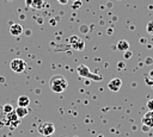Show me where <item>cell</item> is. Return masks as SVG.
I'll list each match as a JSON object with an SVG mask.
<instances>
[{
    "instance_id": "6da1fadb",
    "label": "cell",
    "mask_w": 153,
    "mask_h": 137,
    "mask_svg": "<svg viewBox=\"0 0 153 137\" xmlns=\"http://www.w3.org/2000/svg\"><path fill=\"white\" fill-rule=\"evenodd\" d=\"M68 86L67 79L61 74H55L49 80V87L54 93H62Z\"/></svg>"
},
{
    "instance_id": "7a4b0ae2",
    "label": "cell",
    "mask_w": 153,
    "mask_h": 137,
    "mask_svg": "<svg viewBox=\"0 0 153 137\" xmlns=\"http://www.w3.org/2000/svg\"><path fill=\"white\" fill-rule=\"evenodd\" d=\"M10 68L14 71V73H23L26 68V62L22 58H13L10 63Z\"/></svg>"
},
{
    "instance_id": "3957f363",
    "label": "cell",
    "mask_w": 153,
    "mask_h": 137,
    "mask_svg": "<svg viewBox=\"0 0 153 137\" xmlns=\"http://www.w3.org/2000/svg\"><path fill=\"white\" fill-rule=\"evenodd\" d=\"M38 132L41 135L45 136V137H49L55 132V125L53 123H49V122L43 123V124H41L38 126Z\"/></svg>"
},
{
    "instance_id": "277c9868",
    "label": "cell",
    "mask_w": 153,
    "mask_h": 137,
    "mask_svg": "<svg viewBox=\"0 0 153 137\" xmlns=\"http://www.w3.org/2000/svg\"><path fill=\"white\" fill-rule=\"evenodd\" d=\"M5 116H6V124H8V125L11 126V129H14V127H17V126L19 125L20 120H19V118H18V116L16 114L14 111H12L11 113H7V114H5Z\"/></svg>"
},
{
    "instance_id": "5b68a950",
    "label": "cell",
    "mask_w": 153,
    "mask_h": 137,
    "mask_svg": "<svg viewBox=\"0 0 153 137\" xmlns=\"http://www.w3.org/2000/svg\"><path fill=\"white\" fill-rule=\"evenodd\" d=\"M121 86H122V80L118 79V77L111 79V80L109 81V83H108V87H109V89H110L111 92H118L120 88H121Z\"/></svg>"
},
{
    "instance_id": "8992f818",
    "label": "cell",
    "mask_w": 153,
    "mask_h": 137,
    "mask_svg": "<svg viewBox=\"0 0 153 137\" xmlns=\"http://www.w3.org/2000/svg\"><path fill=\"white\" fill-rule=\"evenodd\" d=\"M141 123H142V125H146V126H148L149 129H152V127H153V111L146 112L145 116H143L142 119H141Z\"/></svg>"
},
{
    "instance_id": "52a82bcc",
    "label": "cell",
    "mask_w": 153,
    "mask_h": 137,
    "mask_svg": "<svg viewBox=\"0 0 153 137\" xmlns=\"http://www.w3.org/2000/svg\"><path fill=\"white\" fill-rule=\"evenodd\" d=\"M78 71H79V75L81 76H85V77H92L94 80H102V76H97V75H92L90 73V70L85 67V66H80L78 67Z\"/></svg>"
},
{
    "instance_id": "ba28073f",
    "label": "cell",
    "mask_w": 153,
    "mask_h": 137,
    "mask_svg": "<svg viewBox=\"0 0 153 137\" xmlns=\"http://www.w3.org/2000/svg\"><path fill=\"white\" fill-rule=\"evenodd\" d=\"M26 4H27L30 7H32V8L41 10L42 7L45 6L47 0H26Z\"/></svg>"
},
{
    "instance_id": "9c48e42d",
    "label": "cell",
    "mask_w": 153,
    "mask_h": 137,
    "mask_svg": "<svg viewBox=\"0 0 153 137\" xmlns=\"http://www.w3.org/2000/svg\"><path fill=\"white\" fill-rule=\"evenodd\" d=\"M10 32L13 36H19L23 32V26L19 25V24H12L11 27H10Z\"/></svg>"
},
{
    "instance_id": "30bf717a",
    "label": "cell",
    "mask_w": 153,
    "mask_h": 137,
    "mask_svg": "<svg viewBox=\"0 0 153 137\" xmlns=\"http://www.w3.org/2000/svg\"><path fill=\"white\" fill-rule=\"evenodd\" d=\"M14 112H16V114L18 116V118L20 119V118H24V117H26V116L29 114V108H27V107H20V106H18V107L14 110Z\"/></svg>"
},
{
    "instance_id": "8fae6325",
    "label": "cell",
    "mask_w": 153,
    "mask_h": 137,
    "mask_svg": "<svg viewBox=\"0 0 153 137\" xmlns=\"http://www.w3.org/2000/svg\"><path fill=\"white\" fill-rule=\"evenodd\" d=\"M30 105V99L26 95H20L18 98V106L20 107H27Z\"/></svg>"
},
{
    "instance_id": "7c38bea8",
    "label": "cell",
    "mask_w": 153,
    "mask_h": 137,
    "mask_svg": "<svg viewBox=\"0 0 153 137\" xmlns=\"http://www.w3.org/2000/svg\"><path fill=\"white\" fill-rule=\"evenodd\" d=\"M117 49L121 50V51H127L129 49V43L126 41V39H121L118 43H117Z\"/></svg>"
},
{
    "instance_id": "4fadbf2b",
    "label": "cell",
    "mask_w": 153,
    "mask_h": 137,
    "mask_svg": "<svg viewBox=\"0 0 153 137\" xmlns=\"http://www.w3.org/2000/svg\"><path fill=\"white\" fill-rule=\"evenodd\" d=\"M2 111H4V113H5V114H7V113H11L12 111H14V108H13V105H11V104H5V105L2 106Z\"/></svg>"
},
{
    "instance_id": "5bb4252c",
    "label": "cell",
    "mask_w": 153,
    "mask_h": 137,
    "mask_svg": "<svg viewBox=\"0 0 153 137\" xmlns=\"http://www.w3.org/2000/svg\"><path fill=\"white\" fill-rule=\"evenodd\" d=\"M146 31H147V33H148V35L153 36V20H151V21H148V23H147Z\"/></svg>"
},
{
    "instance_id": "9a60e30c",
    "label": "cell",
    "mask_w": 153,
    "mask_h": 137,
    "mask_svg": "<svg viewBox=\"0 0 153 137\" xmlns=\"http://www.w3.org/2000/svg\"><path fill=\"white\" fill-rule=\"evenodd\" d=\"M147 107H148L149 111H153V99H149L147 101Z\"/></svg>"
},
{
    "instance_id": "2e32d148",
    "label": "cell",
    "mask_w": 153,
    "mask_h": 137,
    "mask_svg": "<svg viewBox=\"0 0 153 137\" xmlns=\"http://www.w3.org/2000/svg\"><path fill=\"white\" fill-rule=\"evenodd\" d=\"M129 57H131V51H129V50L124 51V58H129Z\"/></svg>"
},
{
    "instance_id": "e0dca14e",
    "label": "cell",
    "mask_w": 153,
    "mask_h": 137,
    "mask_svg": "<svg viewBox=\"0 0 153 137\" xmlns=\"http://www.w3.org/2000/svg\"><path fill=\"white\" fill-rule=\"evenodd\" d=\"M149 130V127L148 126H146V125H142V131H145V132H147Z\"/></svg>"
},
{
    "instance_id": "ac0fdd59",
    "label": "cell",
    "mask_w": 153,
    "mask_h": 137,
    "mask_svg": "<svg viewBox=\"0 0 153 137\" xmlns=\"http://www.w3.org/2000/svg\"><path fill=\"white\" fill-rule=\"evenodd\" d=\"M4 114H5V113H4V111H2V107L0 106V119L4 117Z\"/></svg>"
},
{
    "instance_id": "d6986e66",
    "label": "cell",
    "mask_w": 153,
    "mask_h": 137,
    "mask_svg": "<svg viewBox=\"0 0 153 137\" xmlns=\"http://www.w3.org/2000/svg\"><path fill=\"white\" fill-rule=\"evenodd\" d=\"M57 1H59V2H61V4H67V1H68V0H57Z\"/></svg>"
},
{
    "instance_id": "ffe728a7",
    "label": "cell",
    "mask_w": 153,
    "mask_h": 137,
    "mask_svg": "<svg viewBox=\"0 0 153 137\" xmlns=\"http://www.w3.org/2000/svg\"><path fill=\"white\" fill-rule=\"evenodd\" d=\"M97 137H104V136H103V135H98Z\"/></svg>"
},
{
    "instance_id": "44dd1931",
    "label": "cell",
    "mask_w": 153,
    "mask_h": 137,
    "mask_svg": "<svg viewBox=\"0 0 153 137\" xmlns=\"http://www.w3.org/2000/svg\"><path fill=\"white\" fill-rule=\"evenodd\" d=\"M148 83H151V85H153V81H151V82H148Z\"/></svg>"
},
{
    "instance_id": "7402d4cb",
    "label": "cell",
    "mask_w": 153,
    "mask_h": 137,
    "mask_svg": "<svg viewBox=\"0 0 153 137\" xmlns=\"http://www.w3.org/2000/svg\"><path fill=\"white\" fill-rule=\"evenodd\" d=\"M65 137H66V136H65Z\"/></svg>"
}]
</instances>
